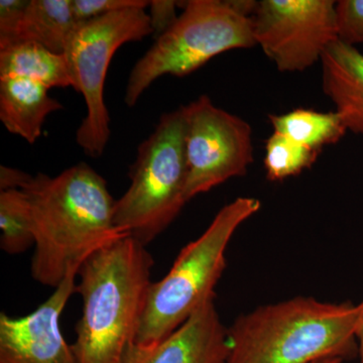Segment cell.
Listing matches in <instances>:
<instances>
[{"label": "cell", "mask_w": 363, "mask_h": 363, "mask_svg": "<svg viewBox=\"0 0 363 363\" xmlns=\"http://www.w3.org/2000/svg\"><path fill=\"white\" fill-rule=\"evenodd\" d=\"M23 191L35 236L30 272L42 285L56 289L93 252L128 236L114 224L106 180L86 162L52 178L38 174Z\"/></svg>", "instance_id": "cell-1"}, {"label": "cell", "mask_w": 363, "mask_h": 363, "mask_svg": "<svg viewBox=\"0 0 363 363\" xmlns=\"http://www.w3.org/2000/svg\"><path fill=\"white\" fill-rule=\"evenodd\" d=\"M147 247L124 236L93 252L78 271L83 309L72 344L78 363H124L152 286Z\"/></svg>", "instance_id": "cell-2"}, {"label": "cell", "mask_w": 363, "mask_h": 363, "mask_svg": "<svg viewBox=\"0 0 363 363\" xmlns=\"http://www.w3.org/2000/svg\"><path fill=\"white\" fill-rule=\"evenodd\" d=\"M359 307L295 297L259 306L228 327L225 363H312L358 355Z\"/></svg>", "instance_id": "cell-3"}, {"label": "cell", "mask_w": 363, "mask_h": 363, "mask_svg": "<svg viewBox=\"0 0 363 363\" xmlns=\"http://www.w3.org/2000/svg\"><path fill=\"white\" fill-rule=\"evenodd\" d=\"M260 209L259 200L236 198L222 207L210 225L179 253L168 274L152 281L135 345L150 347L173 333L205 302L226 267V250L243 222Z\"/></svg>", "instance_id": "cell-4"}, {"label": "cell", "mask_w": 363, "mask_h": 363, "mask_svg": "<svg viewBox=\"0 0 363 363\" xmlns=\"http://www.w3.org/2000/svg\"><path fill=\"white\" fill-rule=\"evenodd\" d=\"M257 1L191 0L174 25L157 38L131 69L124 104L133 107L145 91L164 75L185 77L210 60L257 45L252 14Z\"/></svg>", "instance_id": "cell-5"}, {"label": "cell", "mask_w": 363, "mask_h": 363, "mask_svg": "<svg viewBox=\"0 0 363 363\" xmlns=\"http://www.w3.org/2000/svg\"><path fill=\"white\" fill-rule=\"evenodd\" d=\"M185 138L184 106L162 116L138 147L130 187L114 205L116 228L145 247L173 223L188 202Z\"/></svg>", "instance_id": "cell-6"}, {"label": "cell", "mask_w": 363, "mask_h": 363, "mask_svg": "<svg viewBox=\"0 0 363 363\" xmlns=\"http://www.w3.org/2000/svg\"><path fill=\"white\" fill-rule=\"evenodd\" d=\"M154 35L145 9H130L79 21L65 55L73 88L82 94L86 116L76 143L87 156L102 157L111 138V116L104 100L107 72L121 45Z\"/></svg>", "instance_id": "cell-7"}, {"label": "cell", "mask_w": 363, "mask_h": 363, "mask_svg": "<svg viewBox=\"0 0 363 363\" xmlns=\"http://www.w3.org/2000/svg\"><path fill=\"white\" fill-rule=\"evenodd\" d=\"M184 111L189 202L229 179L245 176L253 161V147L250 124L215 106L207 95Z\"/></svg>", "instance_id": "cell-8"}, {"label": "cell", "mask_w": 363, "mask_h": 363, "mask_svg": "<svg viewBox=\"0 0 363 363\" xmlns=\"http://www.w3.org/2000/svg\"><path fill=\"white\" fill-rule=\"evenodd\" d=\"M252 21L255 43L281 72L306 70L338 40L333 0H262Z\"/></svg>", "instance_id": "cell-9"}, {"label": "cell", "mask_w": 363, "mask_h": 363, "mask_svg": "<svg viewBox=\"0 0 363 363\" xmlns=\"http://www.w3.org/2000/svg\"><path fill=\"white\" fill-rule=\"evenodd\" d=\"M79 269H71L61 285L30 314L16 318L1 312L0 363H78L60 323L75 293Z\"/></svg>", "instance_id": "cell-10"}, {"label": "cell", "mask_w": 363, "mask_h": 363, "mask_svg": "<svg viewBox=\"0 0 363 363\" xmlns=\"http://www.w3.org/2000/svg\"><path fill=\"white\" fill-rule=\"evenodd\" d=\"M214 300L205 302L161 342L150 347L133 344L124 363H225L228 327L222 323Z\"/></svg>", "instance_id": "cell-11"}, {"label": "cell", "mask_w": 363, "mask_h": 363, "mask_svg": "<svg viewBox=\"0 0 363 363\" xmlns=\"http://www.w3.org/2000/svg\"><path fill=\"white\" fill-rule=\"evenodd\" d=\"M321 63L325 94L347 130L363 135V55L337 40L324 52Z\"/></svg>", "instance_id": "cell-12"}, {"label": "cell", "mask_w": 363, "mask_h": 363, "mask_svg": "<svg viewBox=\"0 0 363 363\" xmlns=\"http://www.w3.org/2000/svg\"><path fill=\"white\" fill-rule=\"evenodd\" d=\"M48 91L28 79H0V121L7 131L30 145L37 142L47 117L63 109Z\"/></svg>", "instance_id": "cell-13"}, {"label": "cell", "mask_w": 363, "mask_h": 363, "mask_svg": "<svg viewBox=\"0 0 363 363\" xmlns=\"http://www.w3.org/2000/svg\"><path fill=\"white\" fill-rule=\"evenodd\" d=\"M78 23L71 0H30L16 32L0 49L16 43L32 42L64 54Z\"/></svg>", "instance_id": "cell-14"}, {"label": "cell", "mask_w": 363, "mask_h": 363, "mask_svg": "<svg viewBox=\"0 0 363 363\" xmlns=\"http://www.w3.org/2000/svg\"><path fill=\"white\" fill-rule=\"evenodd\" d=\"M25 78L51 88H73L64 54L37 43L23 42L0 49V79Z\"/></svg>", "instance_id": "cell-15"}, {"label": "cell", "mask_w": 363, "mask_h": 363, "mask_svg": "<svg viewBox=\"0 0 363 363\" xmlns=\"http://www.w3.org/2000/svg\"><path fill=\"white\" fill-rule=\"evenodd\" d=\"M274 131L308 149L319 152L325 145L338 143L347 128L337 112H318L298 108L281 116H271Z\"/></svg>", "instance_id": "cell-16"}, {"label": "cell", "mask_w": 363, "mask_h": 363, "mask_svg": "<svg viewBox=\"0 0 363 363\" xmlns=\"http://www.w3.org/2000/svg\"><path fill=\"white\" fill-rule=\"evenodd\" d=\"M0 247L11 255L35 247L30 204L23 190L0 191Z\"/></svg>", "instance_id": "cell-17"}, {"label": "cell", "mask_w": 363, "mask_h": 363, "mask_svg": "<svg viewBox=\"0 0 363 363\" xmlns=\"http://www.w3.org/2000/svg\"><path fill=\"white\" fill-rule=\"evenodd\" d=\"M319 154L274 131L266 145L264 164L267 179L279 182L298 175L314 164Z\"/></svg>", "instance_id": "cell-18"}, {"label": "cell", "mask_w": 363, "mask_h": 363, "mask_svg": "<svg viewBox=\"0 0 363 363\" xmlns=\"http://www.w3.org/2000/svg\"><path fill=\"white\" fill-rule=\"evenodd\" d=\"M338 40L345 44H363V0L336 2Z\"/></svg>", "instance_id": "cell-19"}, {"label": "cell", "mask_w": 363, "mask_h": 363, "mask_svg": "<svg viewBox=\"0 0 363 363\" xmlns=\"http://www.w3.org/2000/svg\"><path fill=\"white\" fill-rule=\"evenodd\" d=\"M74 16L77 21H85L116 11L130 9H145L147 0H71Z\"/></svg>", "instance_id": "cell-20"}, {"label": "cell", "mask_w": 363, "mask_h": 363, "mask_svg": "<svg viewBox=\"0 0 363 363\" xmlns=\"http://www.w3.org/2000/svg\"><path fill=\"white\" fill-rule=\"evenodd\" d=\"M30 0L0 1V47L6 45L16 32Z\"/></svg>", "instance_id": "cell-21"}, {"label": "cell", "mask_w": 363, "mask_h": 363, "mask_svg": "<svg viewBox=\"0 0 363 363\" xmlns=\"http://www.w3.org/2000/svg\"><path fill=\"white\" fill-rule=\"evenodd\" d=\"M180 4L174 0H150L147 14L157 38L174 25L179 16H177V9Z\"/></svg>", "instance_id": "cell-22"}, {"label": "cell", "mask_w": 363, "mask_h": 363, "mask_svg": "<svg viewBox=\"0 0 363 363\" xmlns=\"http://www.w3.org/2000/svg\"><path fill=\"white\" fill-rule=\"evenodd\" d=\"M30 174L20 169L0 167V191L23 190L33 180Z\"/></svg>", "instance_id": "cell-23"}, {"label": "cell", "mask_w": 363, "mask_h": 363, "mask_svg": "<svg viewBox=\"0 0 363 363\" xmlns=\"http://www.w3.org/2000/svg\"><path fill=\"white\" fill-rule=\"evenodd\" d=\"M358 307H359V315H358L357 329H355V337L357 341L359 363H363V301Z\"/></svg>", "instance_id": "cell-24"}, {"label": "cell", "mask_w": 363, "mask_h": 363, "mask_svg": "<svg viewBox=\"0 0 363 363\" xmlns=\"http://www.w3.org/2000/svg\"><path fill=\"white\" fill-rule=\"evenodd\" d=\"M343 362L344 360L341 358H324L312 363H343Z\"/></svg>", "instance_id": "cell-25"}]
</instances>
